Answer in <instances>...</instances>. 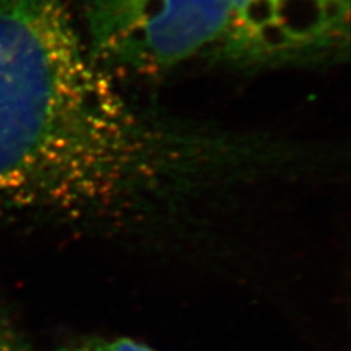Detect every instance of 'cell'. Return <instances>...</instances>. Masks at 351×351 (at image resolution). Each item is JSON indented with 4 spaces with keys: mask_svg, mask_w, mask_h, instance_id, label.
Listing matches in <instances>:
<instances>
[{
    "mask_svg": "<svg viewBox=\"0 0 351 351\" xmlns=\"http://www.w3.org/2000/svg\"><path fill=\"white\" fill-rule=\"evenodd\" d=\"M117 82L63 0H0V213L108 233L145 210L169 132Z\"/></svg>",
    "mask_w": 351,
    "mask_h": 351,
    "instance_id": "1",
    "label": "cell"
},
{
    "mask_svg": "<svg viewBox=\"0 0 351 351\" xmlns=\"http://www.w3.org/2000/svg\"><path fill=\"white\" fill-rule=\"evenodd\" d=\"M321 0H230L232 34L226 68H303L307 40Z\"/></svg>",
    "mask_w": 351,
    "mask_h": 351,
    "instance_id": "2",
    "label": "cell"
},
{
    "mask_svg": "<svg viewBox=\"0 0 351 351\" xmlns=\"http://www.w3.org/2000/svg\"><path fill=\"white\" fill-rule=\"evenodd\" d=\"M58 351H157L132 338H90L66 346Z\"/></svg>",
    "mask_w": 351,
    "mask_h": 351,
    "instance_id": "3",
    "label": "cell"
},
{
    "mask_svg": "<svg viewBox=\"0 0 351 351\" xmlns=\"http://www.w3.org/2000/svg\"><path fill=\"white\" fill-rule=\"evenodd\" d=\"M0 351H28L12 322L0 312Z\"/></svg>",
    "mask_w": 351,
    "mask_h": 351,
    "instance_id": "4",
    "label": "cell"
}]
</instances>
